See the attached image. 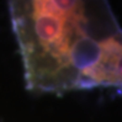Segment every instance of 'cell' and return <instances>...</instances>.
<instances>
[{
    "label": "cell",
    "mask_w": 122,
    "mask_h": 122,
    "mask_svg": "<svg viewBox=\"0 0 122 122\" xmlns=\"http://www.w3.org/2000/svg\"><path fill=\"white\" fill-rule=\"evenodd\" d=\"M27 88L89 89L110 42L122 32L107 0H8Z\"/></svg>",
    "instance_id": "cell-1"
}]
</instances>
